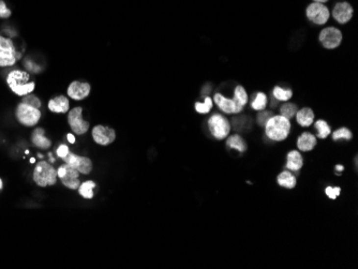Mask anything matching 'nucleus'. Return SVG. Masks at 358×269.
<instances>
[{
  "instance_id": "1",
  "label": "nucleus",
  "mask_w": 358,
  "mask_h": 269,
  "mask_svg": "<svg viewBox=\"0 0 358 269\" xmlns=\"http://www.w3.org/2000/svg\"><path fill=\"white\" fill-rule=\"evenodd\" d=\"M4 78L11 93L19 98L34 93L37 88V83L32 81L30 73L25 69L13 68L7 73Z\"/></svg>"
},
{
  "instance_id": "2",
  "label": "nucleus",
  "mask_w": 358,
  "mask_h": 269,
  "mask_svg": "<svg viewBox=\"0 0 358 269\" xmlns=\"http://www.w3.org/2000/svg\"><path fill=\"white\" fill-rule=\"evenodd\" d=\"M16 122L25 128L37 127L42 119V110L34 107L27 103L20 101L14 110Z\"/></svg>"
},
{
  "instance_id": "3",
  "label": "nucleus",
  "mask_w": 358,
  "mask_h": 269,
  "mask_svg": "<svg viewBox=\"0 0 358 269\" xmlns=\"http://www.w3.org/2000/svg\"><path fill=\"white\" fill-rule=\"evenodd\" d=\"M21 57L22 51L17 49L14 40L0 33V69L13 68Z\"/></svg>"
},
{
  "instance_id": "4",
  "label": "nucleus",
  "mask_w": 358,
  "mask_h": 269,
  "mask_svg": "<svg viewBox=\"0 0 358 269\" xmlns=\"http://www.w3.org/2000/svg\"><path fill=\"white\" fill-rule=\"evenodd\" d=\"M32 179L38 187L46 188L55 186L58 181L57 169L48 161H40L36 164L32 171Z\"/></svg>"
},
{
  "instance_id": "5",
  "label": "nucleus",
  "mask_w": 358,
  "mask_h": 269,
  "mask_svg": "<svg viewBox=\"0 0 358 269\" xmlns=\"http://www.w3.org/2000/svg\"><path fill=\"white\" fill-rule=\"evenodd\" d=\"M291 122L282 115L273 116L265 124V133L273 141H283L290 134Z\"/></svg>"
},
{
  "instance_id": "6",
  "label": "nucleus",
  "mask_w": 358,
  "mask_h": 269,
  "mask_svg": "<svg viewBox=\"0 0 358 269\" xmlns=\"http://www.w3.org/2000/svg\"><path fill=\"white\" fill-rule=\"evenodd\" d=\"M83 106L71 107L67 113V122L72 133L77 136L85 135L90 129V122L84 118Z\"/></svg>"
},
{
  "instance_id": "7",
  "label": "nucleus",
  "mask_w": 358,
  "mask_h": 269,
  "mask_svg": "<svg viewBox=\"0 0 358 269\" xmlns=\"http://www.w3.org/2000/svg\"><path fill=\"white\" fill-rule=\"evenodd\" d=\"M80 174L71 165L63 162L57 168V177L61 184L70 190H77L80 185Z\"/></svg>"
},
{
  "instance_id": "8",
  "label": "nucleus",
  "mask_w": 358,
  "mask_h": 269,
  "mask_svg": "<svg viewBox=\"0 0 358 269\" xmlns=\"http://www.w3.org/2000/svg\"><path fill=\"white\" fill-rule=\"evenodd\" d=\"M62 161L71 165L72 168L77 170L79 174L89 175L94 170V163L92 160L86 156H79L72 151L69 152L67 156L62 159Z\"/></svg>"
},
{
  "instance_id": "9",
  "label": "nucleus",
  "mask_w": 358,
  "mask_h": 269,
  "mask_svg": "<svg viewBox=\"0 0 358 269\" xmlns=\"http://www.w3.org/2000/svg\"><path fill=\"white\" fill-rule=\"evenodd\" d=\"M208 127L211 135L217 140H223L227 137L230 131V124L229 120L220 114H215L208 120Z\"/></svg>"
},
{
  "instance_id": "10",
  "label": "nucleus",
  "mask_w": 358,
  "mask_h": 269,
  "mask_svg": "<svg viewBox=\"0 0 358 269\" xmlns=\"http://www.w3.org/2000/svg\"><path fill=\"white\" fill-rule=\"evenodd\" d=\"M306 15L307 19L312 22L315 25H324L329 20L331 12L324 3L312 2L310 3L306 9Z\"/></svg>"
},
{
  "instance_id": "11",
  "label": "nucleus",
  "mask_w": 358,
  "mask_h": 269,
  "mask_svg": "<svg viewBox=\"0 0 358 269\" xmlns=\"http://www.w3.org/2000/svg\"><path fill=\"white\" fill-rule=\"evenodd\" d=\"M91 137L96 144L100 146H108L116 140V132L107 125L97 124L91 130Z\"/></svg>"
},
{
  "instance_id": "12",
  "label": "nucleus",
  "mask_w": 358,
  "mask_h": 269,
  "mask_svg": "<svg viewBox=\"0 0 358 269\" xmlns=\"http://www.w3.org/2000/svg\"><path fill=\"white\" fill-rule=\"evenodd\" d=\"M91 93V85L88 82H83L75 79L67 87V96L73 101H83L87 99Z\"/></svg>"
},
{
  "instance_id": "13",
  "label": "nucleus",
  "mask_w": 358,
  "mask_h": 269,
  "mask_svg": "<svg viewBox=\"0 0 358 269\" xmlns=\"http://www.w3.org/2000/svg\"><path fill=\"white\" fill-rule=\"evenodd\" d=\"M342 32L338 28L327 27L324 28L320 33V42L323 47L328 49H332L338 48L342 42Z\"/></svg>"
},
{
  "instance_id": "14",
  "label": "nucleus",
  "mask_w": 358,
  "mask_h": 269,
  "mask_svg": "<svg viewBox=\"0 0 358 269\" xmlns=\"http://www.w3.org/2000/svg\"><path fill=\"white\" fill-rule=\"evenodd\" d=\"M48 110L56 115H66L71 108V101L67 95H57L48 101Z\"/></svg>"
},
{
  "instance_id": "15",
  "label": "nucleus",
  "mask_w": 358,
  "mask_h": 269,
  "mask_svg": "<svg viewBox=\"0 0 358 269\" xmlns=\"http://www.w3.org/2000/svg\"><path fill=\"white\" fill-rule=\"evenodd\" d=\"M354 14L353 7L348 1L337 2L332 9V16L340 24H345L352 20Z\"/></svg>"
},
{
  "instance_id": "16",
  "label": "nucleus",
  "mask_w": 358,
  "mask_h": 269,
  "mask_svg": "<svg viewBox=\"0 0 358 269\" xmlns=\"http://www.w3.org/2000/svg\"><path fill=\"white\" fill-rule=\"evenodd\" d=\"M215 102L219 108L227 114H238L244 108V106L240 105L235 99H228L220 94L215 95Z\"/></svg>"
},
{
  "instance_id": "17",
  "label": "nucleus",
  "mask_w": 358,
  "mask_h": 269,
  "mask_svg": "<svg viewBox=\"0 0 358 269\" xmlns=\"http://www.w3.org/2000/svg\"><path fill=\"white\" fill-rule=\"evenodd\" d=\"M30 141L39 149L48 150L51 147V141L45 135V129L41 127H34L30 134Z\"/></svg>"
},
{
  "instance_id": "18",
  "label": "nucleus",
  "mask_w": 358,
  "mask_h": 269,
  "mask_svg": "<svg viewBox=\"0 0 358 269\" xmlns=\"http://www.w3.org/2000/svg\"><path fill=\"white\" fill-rule=\"evenodd\" d=\"M316 145V139L313 134L309 132H305L299 136L297 141V146L300 150L310 151L312 150Z\"/></svg>"
},
{
  "instance_id": "19",
  "label": "nucleus",
  "mask_w": 358,
  "mask_h": 269,
  "mask_svg": "<svg viewBox=\"0 0 358 269\" xmlns=\"http://www.w3.org/2000/svg\"><path fill=\"white\" fill-rule=\"evenodd\" d=\"M97 184L95 180H85L80 182L77 189L78 194L85 199H92L95 197V189Z\"/></svg>"
},
{
  "instance_id": "20",
  "label": "nucleus",
  "mask_w": 358,
  "mask_h": 269,
  "mask_svg": "<svg viewBox=\"0 0 358 269\" xmlns=\"http://www.w3.org/2000/svg\"><path fill=\"white\" fill-rule=\"evenodd\" d=\"M297 122L302 127H309L314 122V113L309 107H304L296 113Z\"/></svg>"
},
{
  "instance_id": "21",
  "label": "nucleus",
  "mask_w": 358,
  "mask_h": 269,
  "mask_svg": "<svg viewBox=\"0 0 358 269\" xmlns=\"http://www.w3.org/2000/svg\"><path fill=\"white\" fill-rule=\"evenodd\" d=\"M303 164H304L303 157H302V154H300L298 151L294 150V151H291L290 153L287 154L286 168L288 170L297 171H299L300 169L303 168Z\"/></svg>"
},
{
  "instance_id": "22",
  "label": "nucleus",
  "mask_w": 358,
  "mask_h": 269,
  "mask_svg": "<svg viewBox=\"0 0 358 269\" xmlns=\"http://www.w3.org/2000/svg\"><path fill=\"white\" fill-rule=\"evenodd\" d=\"M278 184L281 187H284L287 189H293L296 186V178L291 171H282L278 176Z\"/></svg>"
},
{
  "instance_id": "23",
  "label": "nucleus",
  "mask_w": 358,
  "mask_h": 269,
  "mask_svg": "<svg viewBox=\"0 0 358 269\" xmlns=\"http://www.w3.org/2000/svg\"><path fill=\"white\" fill-rule=\"evenodd\" d=\"M227 145L230 148L238 150L239 152H244L247 150V145L245 141L241 139L239 135H232L230 136L227 141Z\"/></svg>"
},
{
  "instance_id": "24",
  "label": "nucleus",
  "mask_w": 358,
  "mask_h": 269,
  "mask_svg": "<svg viewBox=\"0 0 358 269\" xmlns=\"http://www.w3.org/2000/svg\"><path fill=\"white\" fill-rule=\"evenodd\" d=\"M315 129L317 131V137L319 139H326L331 134V127L325 120H317L315 122Z\"/></svg>"
},
{
  "instance_id": "25",
  "label": "nucleus",
  "mask_w": 358,
  "mask_h": 269,
  "mask_svg": "<svg viewBox=\"0 0 358 269\" xmlns=\"http://www.w3.org/2000/svg\"><path fill=\"white\" fill-rule=\"evenodd\" d=\"M267 96L263 93H258L252 102V108L256 111H263L267 105Z\"/></svg>"
},
{
  "instance_id": "26",
  "label": "nucleus",
  "mask_w": 358,
  "mask_h": 269,
  "mask_svg": "<svg viewBox=\"0 0 358 269\" xmlns=\"http://www.w3.org/2000/svg\"><path fill=\"white\" fill-rule=\"evenodd\" d=\"M280 112H281L282 116L290 120L296 115L297 105L294 104V103H285V104L281 106Z\"/></svg>"
},
{
  "instance_id": "27",
  "label": "nucleus",
  "mask_w": 358,
  "mask_h": 269,
  "mask_svg": "<svg viewBox=\"0 0 358 269\" xmlns=\"http://www.w3.org/2000/svg\"><path fill=\"white\" fill-rule=\"evenodd\" d=\"M21 101L25 102V103H27V104L32 105L37 108H40V110H42V107H43V102H42L41 98H40V97L37 96L34 93L23 97V98H21Z\"/></svg>"
},
{
  "instance_id": "28",
  "label": "nucleus",
  "mask_w": 358,
  "mask_h": 269,
  "mask_svg": "<svg viewBox=\"0 0 358 269\" xmlns=\"http://www.w3.org/2000/svg\"><path fill=\"white\" fill-rule=\"evenodd\" d=\"M274 98H276L278 101H287L292 98L293 93L291 89H283L277 86L274 89Z\"/></svg>"
},
{
  "instance_id": "29",
  "label": "nucleus",
  "mask_w": 358,
  "mask_h": 269,
  "mask_svg": "<svg viewBox=\"0 0 358 269\" xmlns=\"http://www.w3.org/2000/svg\"><path fill=\"white\" fill-rule=\"evenodd\" d=\"M195 110L200 114H207L212 108V100L209 97H206L204 102H196L195 103Z\"/></svg>"
},
{
  "instance_id": "30",
  "label": "nucleus",
  "mask_w": 358,
  "mask_h": 269,
  "mask_svg": "<svg viewBox=\"0 0 358 269\" xmlns=\"http://www.w3.org/2000/svg\"><path fill=\"white\" fill-rule=\"evenodd\" d=\"M234 99L237 101L240 105L245 106L248 102V95L242 86H237L234 91Z\"/></svg>"
},
{
  "instance_id": "31",
  "label": "nucleus",
  "mask_w": 358,
  "mask_h": 269,
  "mask_svg": "<svg viewBox=\"0 0 358 269\" xmlns=\"http://www.w3.org/2000/svg\"><path fill=\"white\" fill-rule=\"evenodd\" d=\"M24 68L26 71H28L29 73H33V74H38L40 72H42V68L40 67L37 62H34V60H32L30 58L24 59Z\"/></svg>"
},
{
  "instance_id": "32",
  "label": "nucleus",
  "mask_w": 358,
  "mask_h": 269,
  "mask_svg": "<svg viewBox=\"0 0 358 269\" xmlns=\"http://www.w3.org/2000/svg\"><path fill=\"white\" fill-rule=\"evenodd\" d=\"M12 16V10L4 0H0V20H9Z\"/></svg>"
},
{
  "instance_id": "33",
  "label": "nucleus",
  "mask_w": 358,
  "mask_h": 269,
  "mask_svg": "<svg viewBox=\"0 0 358 269\" xmlns=\"http://www.w3.org/2000/svg\"><path fill=\"white\" fill-rule=\"evenodd\" d=\"M332 139L333 141H338V140H351L352 139V133L349 129L346 128H341L337 130L336 132L332 134Z\"/></svg>"
},
{
  "instance_id": "34",
  "label": "nucleus",
  "mask_w": 358,
  "mask_h": 269,
  "mask_svg": "<svg viewBox=\"0 0 358 269\" xmlns=\"http://www.w3.org/2000/svg\"><path fill=\"white\" fill-rule=\"evenodd\" d=\"M271 117H273V114H271V112H268V111L265 112L263 110V112L259 113L257 115V122L261 125H265Z\"/></svg>"
},
{
  "instance_id": "35",
  "label": "nucleus",
  "mask_w": 358,
  "mask_h": 269,
  "mask_svg": "<svg viewBox=\"0 0 358 269\" xmlns=\"http://www.w3.org/2000/svg\"><path fill=\"white\" fill-rule=\"evenodd\" d=\"M340 192H341V189H340L339 187H337V188L327 187V188L325 189V193H326V196H327L329 198H332V199H336V198H337V196H338L339 194H340Z\"/></svg>"
},
{
  "instance_id": "36",
  "label": "nucleus",
  "mask_w": 358,
  "mask_h": 269,
  "mask_svg": "<svg viewBox=\"0 0 358 269\" xmlns=\"http://www.w3.org/2000/svg\"><path fill=\"white\" fill-rule=\"evenodd\" d=\"M70 152V148H69L66 144H61L58 146V148L56 149V154L57 157L60 158V159H63L65 158L67 154Z\"/></svg>"
},
{
  "instance_id": "37",
  "label": "nucleus",
  "mask_w": 358,
  "mask_h": 269,
  "mask_svg": "<svg viewBox=\"0 0 358 269\" xmlns=\"http://www.w3.org/2000/svg\"><path fill=\"white\" fill-rule=\"evenodd\" d=\"M67 139H68L69 143L74 144V143H75V134L74 133H68L67 134Z\"/></svg>"
},
{
  "instance_id": "38",
  "label": "nucleus",
  "mask_w": 358,
  "mask_h": 269,
  "mask_svg": "<svg viewBox=\"0 0 358 269\" xmlns=\"http://www.w3.org/2000/svg\"><path fill=\"white\" fill-rule=\"evenodd\" d=\"M2 189H3V180L1 179V177H0V192L2 191Z\"/></svg>"
},
{
  "instance_id": "39",
  "label": "nucleus",
  "mask_w": 358,
  "mask_h": 269,
  "mask_svg": "<svg viewBox=\"0 0 358 269\" xmlns=\"http://www.w3.org/2000/svg\"><path fill=\"white\" fill-rule=\"evenodd\" d=\"M314 2H321V3H324L326 1H328V0H313Z\"/></svg>"
},
{
  "instance_id": "40",
  "label": "nucleus",
  "mask_w": 358,
  "mask_h": 269,
  "mask_svg": "<svg viewBox=\"0 0 358 269\" xmlns=\"http://www.w3.org/2000/svg\"><path fill=\"white\" fill-rule=\"evenodd\" d=\"M336 169H337L338 171H343V170H344V168H343V167H341V165H337Z\"/></svg>"
},
{
  "instance_id": "41",
  "label": "nucleus",
  "mask_w": 358,
  "mask_h": 269,
  "mask_svg": "<svg viewBox=\"0 0 358 269\" xmlns=\"http://www.w3.org/2000/svg\"><path fill=\"white\" fill-rule=\"evenodd\" d=\"M30 162H31V163H33V162H36V159H30Z\"/></svg>"
}]
</instances>
